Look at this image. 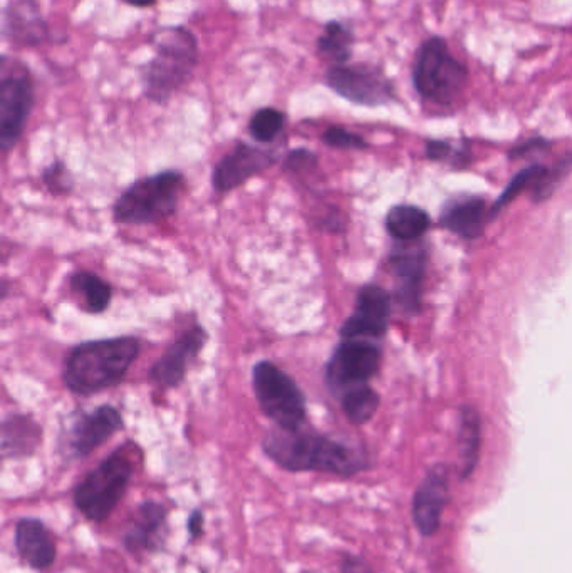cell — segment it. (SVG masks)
<instances>
[{
  "label": "cell",
  "mask_w": 572,
  "mask_h": 573,
  "mask_svg": "<svg viewBox=\"0 0 572 573\" xmlns=\"http://www.w3.org/2000/svg\"><path fill=\"white\" fill-rule=\"evenodd\" d=\"M482 421L472 406H463L459 418V478L467 479L481 461Z\"/></svg>",
  "instance_id": "obj_22"
},
{
  "label": "cell",
  "mask_w": 572,
  "mask_h": 573,
  "mask_svg": "<svg viewBox=\"0 0 572 573\" xmlns=\"http://www.w3.org/2000/svg\"><path fill=\"white\" fill-rule=\"evenodd\" d=\"M339 572L341 573H376L371 569L370 563L358 556H345L341 563H339Z\"/></svg>",
  "instance_id": "obj_33"
},
{
  "label": "cell",
  "mask_w": 572,
  "mask_h": 573,
  "mask_svg": "<svg viewBox=\"0 0 572 573\" xmlns=\"http://www.w3.org/2000/svg\"><path fill=\"white\" fill-rule=\"evenodd\" d=\"M306 573H309V572H306Z\"/></svg>",
  "instance_id": "obj_40"
},
{
  "label": "cell",
  "mask_w": 572,
  "mask_h": 573,
  "mask_svg": "<svg viewBox=\"0 0 572 573\" xmlns=\"http://www.w3.org/2000/svg\"><path fill=\"white\" fill-rule=\"evenodd\" d=\"M488 220L490 215L484 198L470 197V195L451 198L445 204L440 216L442 227L467 240L481 237Z\"/></svg>",
  "instance_id": "obj_20"
},
{
  "label": "cell",
  "mask_w": 572,
  "mask_h": 573,
  "mask_svg": "<svg viewBox=\"0 0 572 573\" xmlns=\"http://www.w3.org/2000/svg\"><path fill=\"white\" fill-rule=\"evenodd\" d=\"M185 176L176 170L154 173L133 183L116 198L113 220L122 225H154L175 215Z\"/></svg>",
  "instance_id": "obj_4"
},
{
  "label": "cell",
  "mask_w": 572,
  "mask_h": 573,
  "mask_svg": "<svg viewBox=\"0 0 572 573\" xmlns=\"http://www.w3.org/2000/svg\"><path fill=\"white\" fill-rule=\"evenodd\" d=\"M123 427L125 420L122 411L113 404H101L89 413H79L67 432V451L76 460L88 458L116 433L122 432Z\"/></svg>",
  "instance_id": "obj_12"
},
{
  "label": "cell",
  "mask_w": 572,
  "mask_h": 573,
  "mask_svg": "<svg viewBox=\"0 0 572 573\" xmlns=\"http://www.w3.org/2000/svg\"><path fill=\"white\" fill-rule=\"evenodd\" d=\"M451 147L447 141H428L426 142V157L433 161H442L450 157Z\"/></svg>",
  "instance_id": "obj_35"
},
{
  "label": "cell",
  "mask_w": 572,
  "mask_h": 573,
  "mask_svg": "<svg viewBox=\"0 0 572 573\" xmlns=\"http://www.w3.org/2000/svg\"><path fill=\"white\" fill-rule=\"evenodd\" d=\"M450 503V468L435 464L415 489L411 500V519L423 538H432L440 532L442 519Z\"/></svg>",
  "instance_id": "obj_11"
},
{
  "label": "cell",
  "mask_w": 572,
  "mask_h": 573,
  "mask_svg": "<svg viewBox=\"0 0 572 573\" xmlns=\"http://www.w3.org/2000/svg\"><path fill=\"white\" fill-rule=\"evenodd\" d=\"M253 393L262 413L277 427L294 432L306 421V401L298 384L274 362L256 364L252 373Z\"/></svg>",
  "instance_id": "obj_8"
},
{
  "label": "cell",
  "mask_w": 572,
  "mask_h": 573,
  "mask_svg": "<svg viewBox=\"0 0 572 573\" xmlns=\"http://www.w3.org/2000/svg\"><path fill=\"white\" fill-rule=\"evenodd\" d=\"M391 299L378 285H366L358 294L357 309L343 324V339H382L388 327Z\"/></svg>",
  "instance_id": "obj_15"
},
{
  "label": "cell",
  "mask_w": 572,
  "mask_h": 573,
  "mask_svg": "<svg viewBox=\"0 0 572 573\" xmlns=\"http://www.w3.org/2000/svg\"><path fill=\"white\" fill-rule=\"evenodd\" d=\"M286 125V116L275 108H264L253 114L249 123V132L253 139L261 142H269L283 132Z\"/></svg>",
  "instance_id": "obj_28"
},
{
  "label": "cell",
  "mask_w": 572,
  "mask_h": 573,
  "mask_svg": "<svg viewBox=\"0 0 572 573\" xmlns=\"http://www.w3.org/2000/svg\"><path fill=\"white\" fill-rule=\"evenodd\" d=\"M352 46H355V34L339 21H329L324 26V33L315 40L318 52L331 61L333 66L348 64L349 59L352 58Z\"/></svg>",
  "instance_id": "obj_25"
},
{
  "label": "cell",
  "mask_w": 572,
  "mask_h": 573,
  "mask_svg": "<svg viewBox=\"0 0 572 573\" xmlns=\"http://www.w3.org/2000/svg\"><path fill=\"white\" fill-rule=\"evenodd\" d=\"M126 4L132 5L136 9H148L153 8L158 0H125Z\"/></svg>",
  "instance_id": "obj_38"
},
{
  "label": "cell",
  "mask_w": 572,
  "mask_h": 573,
  "mask_svg": "<svg viewBox=\"0 0 572 573\" xmlns=\"http://www.w3.org/2000/svg\"><path fill=\"white\" fill-rule=\"evenodd\" d=\"M166 519H169V510L165 505L144 501L136 510L135 522L123 535V544L132 553L153 550L162 530L166 526Z\"/></svg>",
  "instance_id": "obj_21"
},
{
  "label": "cell",
  "mask_w": 572,
  "mask_h": 573,
  "mask_svg": "<svg viewBox=\"0 0 572 573\" xmlns=\"http://www.w3.org/2000/svg\"><path fill=\"white\" fill-rule=\"evenodd\" d=\"M70 289L83 300V307L89 314H104L110 309L113 287L98 274L89 271L74 272L70 277Z\"/></svg>",
  "instance_id": "obj_23"
},
{
  "label": "cell",
  "mask_w": 572,
  "mask_h": 573,
  "mask_svg": "<svg viewBox=\"0 0 572 573\" xmlns=\"http://www.w3.org/2000/svg\"><path fill=\"white\" fill-rule=\"evenodd\" d=\"M140 339L108 337L77 344L64 359L63 381L67 391L83 398L120 386L140 356Z\"/></svg>",
  "instance_id": "obj_2"
},
{
  "label": "cell",
  "mask_w": 572,
  "mask_h": 573,
  "mask_svg": "<svg viewBox=\"0 0 572 573\" xmlns=\"http://www.w3.org/2000/svg\"><path fill=\"white\" fill-rule=\"evenodd\" d=\"M389 257V267L397 281V299L405 311L416 314L422 306V284L425 277V250L413 241H403Z\"/></svg>",
  "instance_id": "obj_16"
},
{
  "label": "cell",
  "mask_w": 572,
  "mask_h": 573,
  "mask_svg": "<svg viewBox=\"0 0 572 573\" xmlns=\"http://www.w3.org/2000/svg\"><path fill=\"white\" fill-rule=\"evenodd\" d=\"M42 183L51 194L54 195H67L73 191L74 179L67 170L66 163L61 160L52 161L51 165L46 166L42 170Z\"/></svg>",
  "instance_id": "obj_29"
},
{
  "label": "cell",
  "mask_w": 572,
  "mask_h": 573,
  "mask_svg": "<svg viewBox=\"0 0 572 573\" xmlns=\"http://www.w3.org/2000/svg\"><path fill=\"white\" fill-rule=\"evenodd\" d=\"M326 85L346 101L360 107H385L397 101V89L382 67L373 64H339L326 71Z\"/></svg>",
  "instance_id": "obj_9"
},
{
  "label": "cell",
  "mask_w": 572,
  "mask_h": 573,
  "mask_svg": "<svg viewBox=\"0 0 572 573\" xmlns=\"http://www.w3.org/2000/svg\"><path fill=\"white\" fill-rule=\"evenodd\" d=\"M386 228L397 240L415 241L428 232L430 215L415 204H397L386 216Z\"/></svg>",
  "instance_id": "obj_24"
},
{
  "label": "cell",
  "mask_w": 572,
  "mask_h": 573,
  "mask_svg": "<svg viewBox=\"0 0 572 573\" xmlns=\"http://www.w3.org/2000/svg\"><path fill=\"white\" fill-rule=\"evenodd\" d=\"M187 528L191 540H199L202 537L203 528H206V516H203L202 510L197 508V510L191 511L190 516H188Z\"/></svg>",
  "instance_id": "obj_34"
},
{
  "label": "cell",
  "mask_w": 572,
  "mask_h": 573,
  "mask_svg": "<svg viewBox=\"0 0 572 573\" xmlns=\"http://www.w3.org/2000/svg\"><path fill=\"white\" fill-rule=\"evenodd\" d=\"M546 148H549V142H547L546 139L534 138L531 139V141L525 142V145H522V147H518L515 150H512L510 158L525 157L529 151L546 150Z\"/></svg>",
  "instance_id": "obj_36"
},
{
  "label": "cell",
  "mask_w": 572,
  "mask_h": 573,
  "mask_svg": "<svg viewBox=\"0 0 572 573\" xmlns=\"http://www.w3.org/2000/svg\"><path fill=\"white\" fill-rule=\"evenodd\" d=\"M15 548L18 557L33 570L51 569L58 557L54 537L39 519H21L15 525Z\"/></svg>",
  "instance_id": "obj_19"
},
{
  "label": "cell",
  "mask_w": 572,
  "mask_h": 573,
  "mask_svg": "<svg viewBox=\"0 0 572 573\" xmlns=\"http://www.w3.org/2000/svg\"><path fill=\"white\" fill-rule=\"evenodd\" d=\"M544 172H546V166L543 165L527 166V169L519 172L518 175L512 178V182L509 183V187H507L506 190H503V194L500 195L499 200L494 203L492 209H488L490 220L494 219L503 207H507L510 201L514 200L515 197H519L522 191L527 190V188H531L532 190V188L536 187V183L539 182Z\"/></svg>",
  "instance_id": "obj_27"
},
{
  "label": "cell",
  "mask_w": 572,
  "mask_h": 573,
  "mask_svg": "<svg viewBox=\"0 0 572 573\" xmlns=\"http://www.w3.org/2000/svg\"><path fill=\"white\" fill-rule=\"evenodd\" d=\"M209 339V334L202 325H191L190 329L176 337L162 358L151 365L148 379L162 391L175 389L184 383L191 362L199 358L200 351Z\"/></svg>",
  "instance_id": "obj_13"
},
{
  "label": "cell",
  "mask_w": 572,
  "mask_h": 573,
  "mask_svg": "<svg viewBox=\"0 0 572 573\" xmlns=\"http://www.w3.org/2000/svg\"><path fill=\"white\" fill-rule=\"evenodd\" d=\"M133 473L132 458L122 446L77 483L73 500L79 513L89 522H107L125 498Z\"/></svg>",
  "instance_id": "obj_5"
},
{
  "label": "cell",
  "mask_w": 572,
  "mask_h": 573,
  "mask_svg": "<svg viewBox=\"0 0 572 573\" xmlns=\"http://www.w3.org/2000/svg\"><path fill=\"white\" fill-rule=\"evenodd\" d=\"M262 449L269 460L290 473L321 472L352 478L370 468L366 454L358 449L318 433L302 432V427L269 432Z\"/></svg>",
  "instance_id": "obj_1"
},
{
  "label": "cell",
  "mask_w": 572,
  "mask_h": 573,
  "mask_svg": "<svg viewBox=\"0 0 572 573\" xmlns=\"http://www.w3.org/2000/svg\"><path fill=\"white\" fill-rule=\"evenodd\" d=\"M323 141L327 147L339 148V150H366L368 142L363 136L348 132L341 126H331L323 135Z\"/></svg>",
  "instance_id": "obj_31"
},
{
  "label": "cell",
  "mask_w": 572,
  "mask_h": 573,
  "mask_svg": "<svg viewBox=\"0 0 572 573\" xmlns=\"http://www.w3.org/2000/svg\"><path fill=\"white\" fill-rule=\"evenodd\" d=\"M411 79L422 98L438 104H451L465 89L469 70L451 55L444 37L433 36L419 49Z\"/></svg>",
  "instance_id": "obj_6"
},
{
  "label": "cell",
  "mask_w": 572,
  "mask_h": 573,
  "mask_svg": "<svg viewBox=\"0 0 572 573\" xmlns=\"http://www.w3.org/2000/svg\"><path fill=\"white\" fill-rule=\"evenodd\" d=\"M154 55L140 67L148 101L165 107L194 76L200 63L199 40L188 27H160L150 37Z\"/></svg>",
  "instance_id": "obj_3"
},
{
  "label": "cell",
  "mask_w": 572,
  "mask_h": 573,
  "mask_svg": "<svg viewBox=\"0 0 572 573\" xmlns=\"http://www.w3.org/2000/svg\"><path fill=\"white\" fill-rule=\"evenodd\" d=\"M318 163V157L309 150H294L287 154L284 161V169L290 172H302V170L311 169Z\"/></svg>",
  "instance_id": "obj_32"
},
{
  "label": "cell",
  "mask_w": 572,
  "mask_h": 573,
  "mask_svg": "<svg viewBox=\"0 0 572 573\" xmlns=\"http://www.w3.org/2000/svg\"><path fill=\"white\" fill-rule=\"evenodd\" d=\"M382 365V351L371 340L346 339L327 365V383L333 389L363 386Z\"/></svg>",
  "instance_id": "obj_10"
},
{
  "label": "cell",
  "mask_w": 572,
  "mask_h": 573,
  "mask_svg": "<svg viewBox=\"0 0 572 573\" xmlns=\"http://www.w3.org/2000/svg\"><path fill=\"white\" fill-rule=\"evenodd\" d=\"M42 438V426L30 414H11L0 421V461L34 457L41 448Z\"/></svg>",
  "instance_id": "obj_18"
},
{
  "label": "cell",
  "mask_w": 572,
  "mask_h": 573,
  "mask_svg": "<svg viewBox=\"0 0 572 573\" xmlns=\"http://www.w3.org/2000/svg\"><path fill=\"white\" fill-rule=\"evenodd\" d=\"M2 33L15 48L54 45L55 34L42 14L39 0H9L2 17Z\"/></svg>",
  "instance_id": "obj_14"
},
{
  "label": "cell",
  "mask_w": 572,
  "mask_h": 573,
  "mask_svg": "<svg viewBox=\"0 0 572 573\" xmlns=\"http://www.w3.org/2000/svg\"><path fill=\"white\" fill-rule=\"evenodd\" d=\"M0 74V153L17 147L36 102L33 74L21 61L4 58Z\"/></svg>",
  "instance_id": "obj_7"
},
{
  "label": "cell",
  "mask_w": 572,
  "mask_h": 573,
  "mask_svg": "<svg viewBox=\"0 0 572 573\" xmlns=\"http://www.w3.org/2000/svg\"><path fill=\"white\" fill-rule=\"evenodd\" d=\"M274 161L269 151L250 147L247 142H237V147L216 163L212 175L213 188L219 194H227L268 170Z\"/></svg>",
  "instance_id": "obj_17"
},
{
  "label": "cell",
  "mask_w": 572,
  "mask_h": 573,
  "mask_svg": "<svg viewBox=\"0 0 572 573\" xmlns=\"http://www.w3.org/2000/svg\"><path fill=\"white\" fill-rule=\"evenodd\" d=\"M12 284L8 278H0V303L11 296Z\"/></svg>",
  "instance_id": "obj_37"
},
{
  "label": "cell",
  "mask_w": 572,
  "mask_h": 573,
  "mask_svg": "<svg viewBox=\"0 0 572 573\" xmlns=\"http://www.w3.org/2000/svg\"><path fill=\"white\" fill-rule=\"evenodd\" d=\"M0 260H2V253H0Z\"/></svg>",
  "instance_id": "obj_39"
},
{
  "label": "cell",
  "mask_w": 572,
  "mask_h": 573,
  "mask_svg": "<svg viewBox=\"0 0 572 573\" xmlns=\"http://www.w3.org/2000/svg\"><path fill=\"white\" fill-rule=\"evenodd\" d=\"M343 411L346 418L355 424H366L373 420L374 414L380 408L378 393L373 387L357 386L345 393L341 399Z\"/></svg>",
  "instance_id": "obj_26"
},
{
  "label": "cell",
  "mask_w": 572,
  "mask_h": 573,
  "mask_svg": "<svg viewBox=\"0 0 572 573\" xmlns=\"http://www.w3.org/2000/svg\"><path fill=\"white\" fill-rule=\"evenodd\" d=\"M569 170H571V157L569 154L555 169H546L539 182L536 183V187L532 188L534 201L547 200L550 195L555 194L559 183L568 176Z\"/></svg>",
  "instance_id": "obj_30"
}]
</instances>
